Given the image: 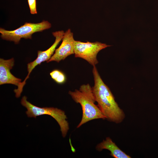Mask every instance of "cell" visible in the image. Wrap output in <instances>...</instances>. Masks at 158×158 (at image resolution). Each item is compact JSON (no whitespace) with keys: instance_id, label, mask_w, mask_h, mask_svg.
I'll return each mask as SVG.
<instances>
[{"instance_id":"1","label":"cell","mask_w":158,"mask_h":158,"mask_svg":"<svg viewBox=\"0 0 158 158\" xmlns=\"http://www.w3.org/2000/svg\"><path fill=\"white\" fill-rule=\"evenodd\" d=\"M92 73L94 85L92 91L97 106L106 119L116 123L121 122L125 118L124 113L116 102L109 88L103 81L95 66H93Z\"/></svg>"},{"instance_id":"2","label":"cell","mask_w":158,"mask_h":158,"mask_svg":"<svg viewBox=\"0 0 158 158\" xmlns=\"http://www.w3.org/2000/svg\"><path fill=\"white\" fill-rule=\"evenodd\" d=\"M68 93L73 100L80 104L82 107V118L77 127V128L92 120L106 119L98 106L95 103L96 101L92 87L89 84H83L79 90H75L73 92L70 91Z\"/></svg>"},{"instance_id":"3","label":"cell","mask_w":158,"mask_h":158,"mask_svg":"<svg viewBox=\"0 0 158 158\" xmlns=\"http://www.w3.org/2000/svg\"><path fill=\"white\" fill-rule=\"evenodd\" d=\"M21 103L27 109L26 113L29 117L36 118L43 115H48L53 118L59 124L62 136L65 137L69 129L67 117L63 111L54 107H40L32 104L27 100V97L24 96L22 98Z\"/></svg>"},{"instance_id":"4","label":"cell","mask_w":158,"mask_h":158,"mask_svg":"<svg viewBox=\"0 0 158 158\" xmlns=\"http://www.w3.org/2000/svg\"><path fill=\"white\" fill-rule=\"evenodd\" d=\"M51 27V24L47 21L43 20L36 23L26 22L23 25L13 30H8L0 28V36L3 39L18 44L22 38L31 39L34 33L48 29Z\"/></svg>"},{"instance_id":"5","label":"cell","mask_w":158,"mask_h":158,"mask_svg":"<svg viewBox=\"0 0 158 158\" xmlns=\"http://www.w3.org/2000/svg\"><path fill=\"white\" fill-rule=\"evenodd\" d=\"M98 42H83L75 40L74 45L75 56L82 58L93 66L98 63L97 56L102 49L110 46Z\"/></svg>"},{"instance_id":"6","label":"cell","mask_w":158,"mask_h":158,"mask_svg":"<svg viewBox=\"0 0 158 158\" xmlns=\"http://www.w3.org/2000/svg\"><path fill=\"white\" fill-rule=\"evenodd\" d=\"M64 32L63 30L53 32L52 35L55 38V40L53 44L48 49L44 51H38L37 56L36 59L32 62L27 64L28 74L24 80L21 82L20 85L16 89V92L19 94H21L23 90V88L26 83V81L29 78L30 74L35 67L42 62L48 61L54 54L56 48L59 42L62 40Z\"/></svg>"},{"instance_id":"7","label":"cell","mask_w":158,"mask_h":158,"mask_svg":"<svg viewBox=\"0 0 158 158\" xmlns=\"http://www.w3.org/2000/svg\"><path fill=\"white\" fill-rule=\"evenodd\" d=\"M60 46L56 49L54 53L47 62L55 61L58 63L65 59L68 56L74 54V45L75 40L73 33L69 29L64 32Z\"/></svg>"},{"instance_id":"8","label":"cell","mask_w":158,"mask_h":158,"mask_svg":"<svg viewBox=\"0 0 158 158\" xmlns=\"http://www.w3.org/2000/svg\"><path fill=\"white\" fill-rule=\"evenodd\" d=\"M13 58L8 60L0 59V85L11 84L18 87L21 83V79L12 74L11 70L14 65Z\"/></svg>"},{"instance_id":"9","label":"cell","mask_w":158,"mask_h":158,"mask_svg":"<svg viewBox=\"0 0 158 158\" xmlns=\"http://www.w3.org/2000/svg\"><path fill=\"white\" fill-rule=\"evenodd\" d=\"M96 148L99 151L103 149L108 150L111 152L110 155L115 158H131L120 149L109 137H107L105 140L98 144Z\"/></svg>"},{"instance_id":"10","label":"cell","mask_w":158,"mask_h":158,"mask_svg":"<svg viewBox=\"0 0 158 158\" xmlns=\"http://www.w3.org/2000/svg\"><path fill=\"white\" fill-rule=\"evenodd\" d=\"M50 75L52 78L57 83L63 84L64 83L66 78L64 73L58 69H54L50 72Z\"/></svg>"},{"instance_id":"11","label":"cell","mask_w":158,"mask_h":158,"mask_svg":"<svg viewBox=\"0 0 158 158\" xmlns=\"http://www.w3.org/2000/svg\"><path fill=\"white\" fill-rule=\"evenodd\" d=\"M30 13L32 14L37 13L36 0H28Z\"/></svg>"}]
</instances>
